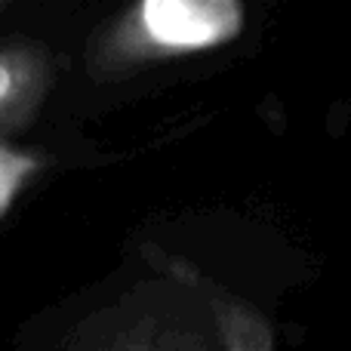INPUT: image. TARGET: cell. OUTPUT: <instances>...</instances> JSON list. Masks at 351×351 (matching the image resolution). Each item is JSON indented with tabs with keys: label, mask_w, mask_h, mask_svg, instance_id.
<instances>
[{
	"label": "cell",
	"mask_w": 351,
	"mask_h": 351,
	"mask_svg": "<svg viewBox=\"0 0 351 351\" xmlns=\"http://www.w3.org/2000/svg\"><path fill=\"white\" fill-rule=\"evenodd\" d=\"M28 167H31L28 160L12 158V154L0 152V194H12V188L19 185V179L25 176Z\"/></svg>",
	"instance_id": "cell-2"
},
{
	"label": "cell",
	"mask_w": 351,
	"mask_h": 351,
	"mask_svg": "<svg viewBox=\"0 0 351 351\" xmlns=\"http://www.w3.org/2000/svg\"><path fill=\"white\" fill-rule=\"evenodd\" d=\"M12 86H16V71H12L6 62H0V102H6V99H10Z\"/></svg>",
	"instance_id": "cell-3"
},
{
	"label": "cell",
	"mask_w": 351,
	"mask_h": 351,
	"mask_svg": "<svg viewBox=\"0 0 351 351\" xmlns=\"http://www.w3.org/2000/svg\"><path fill=\"white\" fill-rule=\"evenodd\" d=\"M139 22L158 47L206 49L243 28V10L234 0H148Z\"/></svg>",
	"instance_id": "cell-1"
}]
</instances>
